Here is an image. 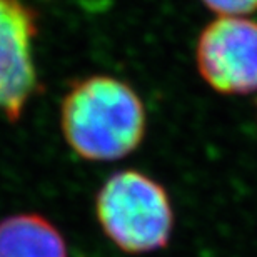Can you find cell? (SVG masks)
<instances>
[{"label": "cell", "instance_id": "1", "mask_svg": "<svg viewBox=\"0 0 257 257\" xmlns=\"http://www.w3.org/2000/svg\"><path fill=\"white\" fill-rule=\"evenodd\" d=\"M60 127L77 156L92 162L127 157L146 136L147 117L141 97L115 77L90 75L67 92Z\"/></svg>", "mask_w": 257, "mask_h": 257}, {"label": "cell", "instance_id": "2", "mask_svg": "<svg viewBox=\"0 0 257 257\" xmlns=\"http://www.w3.org/2000/svg\"><path fill=\"white\" fill-rule=\"evenodd\" d=\"M95 214L110 242L134 255L166 249L176 220L164 186L139 171L112 174L97 192Z\"/></svg>", "mask_w": 257, "mask_h": 257}, {"label": "cell", "instance_id": "3", "mask_svg": "<svg viewBox=\"0 0 257 257\" xmlns=\"http://www.w3.org/2000/svg\"><path fill=\"white\" fill-rule=\"evenodd\" d=\"M200 77L225 95L257 90V22L219 17L199 35L195 49Z\"/></svg>", "mask_w": 257, "mask_h": 257}, {"label": "cell", "instance_id": "4", "mask_svg": "<svg viewBox=\"0 0 257 257\" xmlns=\"http://www.w3.org/2000/svg\"><path fill=\"white\" fill-rule=\"evenodd\" d=\"M37 17L24 0H0V112L22 117L37 89L34 39Z\"/></svg>", "mask_w": 257, "mask_h": 257}, {"label": "cell", "instance_id": "5", "mask_svg": "<svg viewBox=\"0 0 257 257\" xmlns=\"http://www.w3.org/2000/svg\"><path fill=\"white\" fill-rule=\"evenodd\" d=\"M0 257H69L60 230L39 214L0 220Z\"/></svg>", "mask_w": 257, "mask_h": 257}, {"label": "cell", "instance_id": "6", "mask_svg": "<svg viewBox=\"0 0 257 257\" xmlns=\"http://www.w3.org/2000/svg\"><path fill=\"white\" fill-rule=\"evenodd\" d=\"M220 17H242L257 10V0H200Z\"/></svg>", "mask_w": 257, "mask_h": 257}]
</instances>
